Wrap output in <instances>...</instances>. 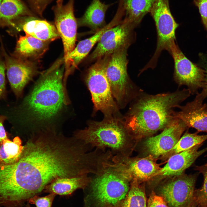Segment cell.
<instances>
[{
    "label": "cell",
    "mask_w": 207,
    "mask_h": 207,
    "mask_svg": "<svg viewBox=\"0 0 207 207\" xmlns=\"http://www.w3.org/2000/svg\"><path fill=\"white\" fill-rule=\"evenodd\" d=\"M139 183L132 181L129 191L119 207H147L145 191Z\"/></svg>",
    "instance_id": "484cf974"
},
{
    "label": "cell",
    "mask_w": 207,
    "mask_h": 207,
    "mask_svg": "<svg viewBox=\"0 0 207 207\" xmlns=\"http://www.w3.org/2000/svg\"><path fill=\"white\" fill-rule=\"evenodd\" d=\"M6 65L4 57L0 48V99L3 98L6 93L5 71Z\"/></svg>",
    "instance_id": "4dcf8cb0"
},
{
    "label": "cell",
    "mask_w": 207,
    "mask_h": 207,
    "mask_svg": "<svg viewBox=\"0 0 207 207\" xmlns=\"http://www.w3.org/2000/svg\"><path fill=\"white\" fill-rule=\"evenodd\" d=\"M156 0H123L125 18L135 26L151 9Z\"/></svg>",
    "instance_id": "cb8c5ba5"
},
{
    "label": "cell",
    "mask_w": 207,
    "mask_h": 207,
    "mask_svg": "<svg viewBox=\"0 0 207 207\" xmlns=\"http://www.w3.org/2000/svg\"><path fill=\"white\" fill-rule=\"evenodd\" d=\"M110 55L97 60L88 69L86 83L91 94L94 111L101 112L105 117L117 116L118 106L114 99L105 68Z\"/></svg>",
    "instance_id": "8992f818"
},
{
    "label": "cell",
    "mask_w": 207,
    "mask_h": 207,
    "mask_svg": "<svg viewBox=\"0 0 207 207\" xmlns=\"http://www.w3.org/2000/svg\"><path fill=\"white\" fill-rule=\"evenodd\" d=\"M26 207H31L30 206L29 203L27 204L26 206Z\"/></svg>",
    "instance_id": "8d00e7d4"
},
{
    "label": "cell",
    "mask_w": 207,
    "mask_h": 207,
    "mask_svg": "<svg viewBox=\"0 0 207 207\" xmlns=\"http://www.w3.org/2000/svg\"><path fill=\"white\" fill-rule=\"evenodd\" d=\"M199 173H183L166 183L160 189L161 196L171 207H189L193 201L195 185Z\"/></svg>",
    "instance_id": "7c38bea8"
},
{
    "label": "cell",
    "mask_w": 207,
    "mask_h": 207,
    "mask_svg": "<svg viewBox=\"0 0 207 207\" xmlns=\"http://www.w3.org/2000/svg\"><path fill=\"white\" fill-rule=\"evenodd\" d=\"M193 3L198 9L202 23L207 32V0H193Z\"/></svg>",
    "instance_id": "d6a6232c"
},
{
    "label": "cell",
    "mask_w": 207,
    "mask_h": 207,
    "mask_svg": "<svg viewBox=\"0 0 207 207\" xmlns=\"http://www.w3.org/2000/svg\"><path fill=\"white\" fill-rule=\"evenodd\" d=\"M191 94L187 89L154 95L141 93L122 118L130 136H146L164 129L174 118V109Z\"/></svg>",
    "instance_id": "3957f363"
},
{
    "label": "cell",
    "mask_w": 207,
    "mask_h": 207,
    "mask_svg": "<svg viewBox=\"0 0 207 207\" xmlns=\"http://www.w3.org/2000/svg\"><path fill=\"white\" fill-rule=\"evenodd\" d=\"M150 12L156 24L157 42L155 51L149 63L155 66L162 51L166 50L170 42L175 40L179 24L170 12L168 0H156Z\"/></svg>",
    "instance_id": "9c48e42d"
},
{
    "label": "cell",
    "mask_w": 207,
    "mask_h": 207,
    "mask_svg": "<svg viewBox=\"0 0 207 207\" xmlns=\"http://www.w3.org/2000/svg\"><path fill=\"white\" fill-rule=\"evenodd\" d=\"M12 26L9 30L10 33L14 30L18 31L23 30L26 34L49 42L60 37L55 26L36 16H21L14 20Z\"/></svg>",
    "instance_id": "2e32d148"
},
{
    "label": "cell",
    "mask_w": 207,
    "mask_h": 207,
    "mask_svg": "<svg viewBox=\"0 0 207 207\" xmlns=\"http://www.w3.org/2000/svg\"><path fill=\"white\" fill-rule=\"evenodd\" d=\"M24 145L20 138L15 137L13 141L8 138L0 145V166L13 164L18 160Z\"/></svg>",
    "instance_id": "d4e9b609"
},
{
    "label": "cell",
    "mask_w": 207,
    "mask_h": 207,
    "mask_svg": "<svg viewBox=\"0 0 207 207\" xmlns=\"http://www.w3.org/2000/svg\"><path fill=\"white\" fill-rule=\"evenodd\" d=\"M203 102L195 97L185 105L179 106L180 110L174 111L173 117L181 120L188 128H194L198 132L207 133V104Z\"/></svg>",
    "instance_id": "ac0fdd59"
},
{
    "label": "cell",
    "mask_w": 207,
    "mask_h": 207,
    "mask_svg": "<svg viewBox=\"0 0 207 207\" xmlns=\"http://www.w3.org/2000/svg\"><path fill=\"white\" fill-rule=\"evenodd\" d=\"M112 4H106L100 0H93L83 16L77 19L78 25L87 26L97 32L106 25V12Z\"/></svg>",
    "instance_id": "7402d4cb"
},
{
    "label": "cell",
    "mask_w": 207,
    "mask_h": 207,
    "mask_svg": "<svg viewBox=\"0 0 207 207\" xmlns=\"http://www.w3.org/2000/svg\"><path fill=\"white\" fill-rule=\"evenodd\" d=\"M91 179L88 175L58 178L47 185L43 191L61 195H69L78 189L86 188Z\"/></svg>",
    "instance_id": "44dd1931"
},
{
    "label": "cell",
    "mask_w": 207,
    "mask_h": 207,
    "mask_svg": "<svg viewBox=\"0 0 207 207\" xmlns=\"http://www.w3.org/2000/svg\"><path fill=\"white\" fill-rule=\"evenodd\" d=\"M6 119L5 116L0 115V145L4 140L8 138L3 126V122Z\"/></svg>",
    "instance_id": "e575fe53"
},
{
    "label": "cell",
    "mask_w": 207,
    "mask_h": 207,
    "mask_svg": "<svg viewBox=\"0 0 207 207\" xmlns=\"http://www.w3.org/2000/svg\"><path fill=\"white\" fill-rule=\"evenodd\" d=\"M107 207H117L113 206H108Z\"/></svg>",
    "instance_id": "f35d334b"
},
{
    "label": "cell",
    "mask_w": 207,
    "mask_h": 207,
    "mask_svg": "<svg viewBox=\"0 0 207 207\" xmlns=\"http://www.w3.org/2000/svg\"><path fill=\"white\" fill-rule=\"evenodd\" d=\"M188 207H198L193 202Z\"/></svg>",
    "instance_id": "d590c367"
},
{
    "label": "cell",
    "mask_w": 207,
    "mask_h": 207,
    "mask_svg": "<svg viewBox=\"0 0 207 207\" xmlns=\"http://www.w3.org/2000/svg\"><path fill=\"white\" fill-rule=\"evenodd\" d=\"M87 146L74 137H67L56 130L30 135L15 162L23 189L29 199L43 191L58 178L88 175L95 161Z\"/></svg>",
    "instance_id": "6da1fadb"
},
{
    "label": "cell",
    "mask_w": 207,
    "mask_h": 207,
    "mask_svg": "<svg viewBox=\"0 0 207 207\" xmlns=\"http://www.w3.org/2000/svg\"><path fill=\"white\" fill-rule=\"evenodd\" d=\"M194 169L202 174L204 181L201 187L195 190L193 201L199 207H207V162L195 166Z\"/></svg>",
    "instance_id": "83f0119b"
},
{
    "label": "cell",
    "mask_w": 207,
    "mask_h": 207,
    "mask_svg": "<svg viewBox=\"0 0 207 207\" xmlns=\"http://www.w3.org/2000/svg\"><path fill=\"white\" fill-rule=\"evenodd\" d=\"M91 178L90 191L85 198L87 207H119L130 189L127 178L112 166Z\"/></svg>",
    "instance_id": "5b68a950"
},
{
    "label": "cell",
    "mask_w": 207,
    "mask_h": 207,
    "mask_svg": "<svg viewBox=\"0 0 207 207\" xmlns=\"http://www.w3.org/2000/svg\"><path fill=\"white\" fill-rule=\"evenodd\" d=\"M203 143L181 152L172 155L167 163L155 176H179L183 173L198 158L207 151V147L198 150Z\"/></svg>",
    "instance_id": "d6986e66"
},
{
    "label": "cell",
    "mask_w": 207,
    "mask_h": 207,
    "mask_svg": "<svg viewBox=\"0 0 207 207\" xmlns=\"http://www.w3.org/2000/svg\"><path fill=\"white\" fill-rule=\"evenodd\" d=\"M74 0H69L65 5L63 0H57L52 8L54 14L55 26L62 40L64 63L75 47L77 27L74 15Z\"/></svg>",
    "instance_id": "30bf717a"
},
{
    "label": "cell",
    "mask_w": 207,
    "mask_h": 207,
    "mask_svg": "<svg viewBox=\"0 0 207 207\" xmlns=\"http://www.w3.org/2000/svg\"><path fill=\"white\" fill-rule=\"evenodd\" d=\"M200 67L203 68L205 74L204 85L201 92L198 93L196 97L202 100L207 97V55L203 53H200Z\"/></svg>",
    "instance_id": "1f68e13d"
},
{
    "label": "cell",
    "mask_w": 207,
    "mask_h": 207,
    "mask_svg": "<svg viewBox=\"0 0 207 207\" xmlns=\"http://www.w3.org/2000/svg\"><path fill=\"white\" fill-rule=\"evenodd\" d=\"M49 42L43 41L28 34L20 36L15 51V56L32 61L41 57L48 48Z\"/></svg>",
    "instance_id": "ffe728a7"
},
{
    "label": "cell",
    "mask_w": 207,
    "mask_h": 207,
    "mask_svg": "<svg viewBox=\"0 0 207 207\" xmlns=\"http://www.w3.org/2000/svg\"><path fill=\"white\" fill-rule=\"evenodd\" d=\"M198 133V131L194 133L186 132L170 152L173 154L179 153L203 143L207 140V135H200Z\"/></svg>",
    "instance_id": "4316f807"
},
{
    "label": "cell",
    "mask_w": 207,
    "mask_h": 207,
    "mask_svg": "<svg viewBox=\"0 0 207 207\" xmlns=\"http://www.w3.org/2000/svg\"><path fill=\"white\" fill-rule=\"evenodd\" d=\"M111 165L130 181H147L155 176L161 168L152 159H130L127 157L113 156Z\"/></svg>",
    "instance_id": "5bb4252c"
},
{
    "label": "cell",
    "mask_w": 207,
    "mask_h": 207,
    "mask_svg": "<svg viewBox=\"0 0 207 207\" xmlns=\"http://www.w3.org/2000/svg\"><path fill=\"white\" fill-rule=\"evenodd\" d=\"M188 128L179 118H174L159 135L147 138L144 145L147 152L157 158L170 152Z\"/></svg>",
    "instance_id": "9a60e30c"
},
{
    "label": "cell",
    "mask_w": 207,
    "mask_h": 207,
    "mask_svg": "<svg viewBox=\"0 0 207 207\" xmlns=\"http://www.w3.org/2000/svg\"><path fill=\"white\" fill-rule=\"evenodd\" d=\"M63 58L57 60L43 72L20 108L21 119L31 134L51 130L49 125L69 102L63 81Z\"/></svg>",
    "instance_id": "7a4b0ae2"
},
{
    "label": "cell",
    "mask_w": 207,
    "mask_h": 207,
    "mask_svg": "<svg viewBox=\"0 0 207 207\" xmlns=\"http://www.w3.org/2000/svg\"><path fill=\"white\" fill-rule=\"evenodd\" d=\"M128 47H121L110 54L105 68L113 97L118 107H121L142 92L136 91L128 75Z\"/></svg>",
    "instance_id": "52a82bcc"
},
{
    "label": "cell",
    "mask_w": 207,
    "mask_h": 207,
    "mask_svg": "<svg viewBox=\"0 0 207 207\" xmlns=\"http://www.w3.org/2000/svg\"><path fill=\"white\" fill-rule=\"evenodd\" d=\"M166 50L172 56L174 63V77L179 86H186L192 94H197L203 87L205 80L204 70L193 63L183 54L175 40L172 41Z\"/></svg>",
    "instance_id": "ba28073f"
},
{
    "label": "cell",
    "mask_w": 207,
    "mask_h": 207,
    "mask_svg": "<svg viewBox=\"0 0 207 207\" xmlns=\"http://www.w3.org/2000/svg\"><path fill=\"white\" fill-rule=\"evenodd\" d=\"M198 207H199L198 206Z\"/></svg>",
    "instance_id": "ab89813d"
},
{
    "label": "cell",
    "mask_w": 207,
    "mask_h": 207,
    "mask_svg": "<svg viewBox=\"0 0 207 207\" xmlns=\"http://www.w3.org/2000/svg\"><path fill=\"white\" fill-rule=\"evenodd\" d=\"M124 15L117 11L112 20L107 25L97 31L92 36L79 42L69 55L65 64V72L71 74L88 54L103 34L109 29L119 24Z\"/></svg>",
    "instance_id": "e0dca14e"
},
{
    "label": "cell",
    "mask_w": 207,
    "mask_h": 207,
    "mask_svg": "<svg viewBox=\"0 0 207 207\" xmlns=\"http://www.w3.org/2000/svg\"><path fill=\"white\" fill-rule=\"evenodd\" d=\"M24 16L36 15L22 0H2L0 7V28H9L14 20Z\"/></svg>",
    "instance_id": "603a6c76"
},
{
    "label": "cell",
    "mask_w": 207,
    "mask_h": 207,
    "mask_svg": "<svg viewBox=\"0 0 207 207\" xmlns=\"http://www.w3.org/2000/svg\"><path fill=\"white\" fill-rule=\"evenodd\" d=\"M1 47L4 57L7 75L12 90L17 97L21 96L26 84L38 72L34 62L14 55L8 54L0 37Z\"/></svg>",
    "instance_id": "4fadbf2b"
},
{
    "label": "cell",
    "mask_w": 207,
    "mask_h": 207,
    "mask_svg": "<svg viewBox=\"0 0 207 207\" xmlns=\"http://www.w3.org/2000/svg\"><path fill=\"white\" fill-rule=\"evenodd\" d=\"M56 195L50 193L44 197L35 195L28 201L29 203L34 204L36 207H51L53 202Z\"/></svg>",
    "instance_id": "f1b7e54d"
},
{
    "label": "cell",
    "mask_w": 207,
    "mask_h": 207,
    "mask_svg": "<svg viewBox=\"0 0 207 207\" xmlns=\"http://www.w3.org/2000/svg\"><path fill=\"white\" fill-rule=\"evenodd\" d=\"M2 0H0V7L2 2Z\"/></svg>",
    "instance_id": "74e56055"
},
{
    "label": "cell",
    "mask_w": 207,
    "mask_h": 207,
    "mask_svg": "<svg viewBox=\"0 0 207 207\" xmlns=\"http://www.w3.org/2000/svg\"><path fill=\"white\" fill-rule=\"evenodd\" d=\"M147 207H169L164 199L161 196L152 192L148 199Z\"/></svg>",
    "instance_id": "836d02e7"
},
{
    "label": "cell",
    "mask_w": 207,
    "mask_h": 207,
    "mask_svg": "<svg viewBox=\"0 0 207 207\" xmlns=\"http://www.w3.org/2000/svg\"><path fill=\"white\" fill-rule=\"evenodd\" d=\"M135 27L125 18L119 24L107 30L89 57V60H97L120 48L129 47L133 40V29Z\"/></svg>",
    "instance_id": "8fae6325"
},
{
    "label": "cell",
    "mask_w": 207,
    "mask_h": 207,
    "mask_svg": "<svg viewBox=\"0 0 207 207\" xmlns=\"http://www.w3.org/2000/svg\"><path fill=\"white\" fill-rule=\"evenodd\" d=\"M54 0H27L30 9L34 14L42 17L47 6Z\"/></svg>",
    "instance_id": "f546056e"
},
{
    "label": "cell",
    "mask_w": 207,
    "mask_h": 207,
    "mask_svg": "<svg viewBox=\"0 0 207 207\" xmlns=\"http://www.w3.org/2000/svg\"><path fill=\"white\" fill-rule=\"evenodd\" d=\"M74 136L90 147L108 148L116 156L127 157L131 137L122 119L105 117L101 121L89 122L85 129L75 132Z\"/></svg>",
    "instance_id": "277c9868"
}]
</instances>
